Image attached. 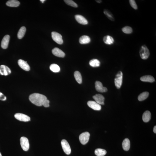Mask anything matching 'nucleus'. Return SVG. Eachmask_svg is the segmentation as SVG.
<instances>
[{
    "instance_id": "28",
    "label": "nucleus",
    "mask_w": 156,
    "mask_h": 156,
    "mask_svg": "<svg viewBox=\"0 0 156 156\" xmlns=\"http://www.w3.org/2000/svg\"><path fill=\"white\" fill-rule=\"evenodd\" d=\"M90 65L93 67H99L100 65V62L97 59H93L90 61L89 62Z\"/></svg>"
},
{
    "instance_id": "9",
    "label": "nucleus",
    "mask_w": 156,
    "mask_h": 156,
    "mask_svg": "<svg viewBox=\"0 0 156 156\" xmlns=\"http://www.w3.org/2000/svg\"><path fill=\"white\" fill-rule=\"evenodd\" d=\"M95 88L96 90L98 92L104 93L108 91L106 87L103 86L102 83L99 81H96L95 83Z\"/></svg>"
},
{
    "instance_id": "24",
    "label": "nucleus",
    "mask_w": 156,
    "mask_h": 156,
    "mask_svg": "<svg viewBox=\"0 0 156 156\" xmlns=\"http://www.w3.org/2000/svg\"><path fill=\"white\" fill-rule=\"evenodd\" d=\"M104 13L107 17L109 20L112 21H114L115 19L114 16L112 13L108 10L104 9Z\"/></svg>"
},
{
    "instance_id": "20",
    "label": "nucleus",
    "mask_w": 156,
    "mask_h": 156,
    "mask_svg": "<svg viewBox=\"0 0 156 156\" xmlns=\"http://www.w3.org/2000/svg\"><path fill=\"white\" fill-rule=\"evenodd\" d=\"M141 81L144 82H148L152 83L155 81V79L153 77L150 75H146L140 78Z\"/></svg>"
},
{
    "instance_id": "25",
    "label": "nucleus",
    "mask_w": 156,
    "mask_h": 156,
    "mask_svg": "<svg viewBox=\"0 0 156 156\" xmlns=\"http://www.w3.org/2000/svg\"><path fill=\"white\" fill-rule=\"evenodd\" d=\"M74 77L77 82L79 84L82 82V78L80 73L78 71H76L74 73Z\"/></svg>"
},
{
    "instance_id": "30",
    "label": "nucleus",
    "mask_w": 156,
    "mask_h": 156,
    "mask_svg": "<svg viewBox=\"0 0 156 156\" xmlns=\"http://www.w3.org/2000/svg\"><path fill=\"white\" fill-rule=\"evenodd\" d=\"M122 32L126 34H130L133 32V29L130 26H126L122 28Z\"/></svg>"
},
{
    "instance_id": "13",
    "label": "nucleus",
    "mask_w": 156,
    "mask_h": 156,
    "mask_svg": "<svg viewBox=\"0 0 156 156\" xmlns=\"http://www.w3.org/2000/svg\"><path fill=\"white\" fill-rule=\"evenodd\" d=\"M93 98L95 102L100 105H104V104L105 98L103 95L100 94H96L93 96Z\"/></svg>"
},
{
    "instance_id": "33",
    "label": "nucleus",
    "mask_w": 156,
    "mask_h": 156,
    "mask_svg": "<svg viewBox=\"0 0 156 156\" xmlns=\"http://www.w3.org/2000/svg\"><path fill=\"white\" fill-rule=\"evenodd\" d=\"M6 99V97L5 96L3 93L0 92V100L4 101Z\"/></svg>"
},
{
    "instance_id": "8",
    "label": "nucleus",
    "mask_w": 156,
    "mask_h": 156,
    "mask_svg": "<svg viewBox=\"0 0 156 156\" xmlns=\"http://www.w3.org/2000/svg\"><path fill=\"white\" fill-rule=\"evenodd\" d=\"M15 118L20 121L28 122L30 121V118L25 114L21 113H17L15 115Z\"/></svg>"
},
{
    "instance_id": "34",
    "label": "nucleus",
    "mask_w": 156,
    "mask_h": 156,
    "mask_svg": "<svg viewBox=\"0 0 156 156\" xmlns=\"http://www.w3.org/2000/svg\"><path fill=\"white\" fill-rule=\"evenodd\" d=\"M49 103V100L47 99L45 101L43 104V105L45 107H49L50 106Z\"/></svg>"
},
{
    "instance_id": "27",
    "label": "nucleus",
    "mask_w": 156,
    "mask_h": 156,
    "mask_svg": "<svg viewBox=\"0 0 156 156\" xmlns=\"http://www.w3.org/2000/svg\"><path fill=\"white\" fill-rule=\"evenodd\" d=\"M149 93L147 92L142 93L138 96V100L139 101H142L145 100L148 97Z\"/></svg>"
},
{
    "instance_id": "5",
    "label": "nucleus",
    "mask_w": 156,
    "mask_h": 156,
    "mask_svg": "<svg viewBox=\"0 0 156 156\" xmlns=\"http://www.w3.org/2000/svg\"><path fill=\"white\" fill-rule=\"evenodd\" d=\"M51 34L52 39L54 42L60 45L63 44V40L62 39V36L60 34L56 32H53Z\"/></svg>"
},
{
    "instance_id": "21",
    "label": "nucleus",
    "mask_w": 156,
    "mask_h": 156,
    "mask_svg": "<svg viewBox=\"0 0 156 156\" xmlns=\"http://www.w3.org/2000/svg\"><path fill=\"white\" fill-rule=\"evenodd\" d=\"M151 114L150 111L147 110L144 113L142 116L143 121L146 123L149 121L151 119Z\"/></svg>"
},
{
    "instance_id": "10",
    "label": "nucleus",
    "mask_w": 156,
    "mask_h": 156,
    "mask_svg": "<svg viewBox=\"0 0 156 156\" xmlns=\"http://www.w3.org/2000/svg\"><path fill=\"white\" fill-rule=\"evenodd\" d=\"M87 105L89 107L94 110L99 111L101 109V105L95 101H89L87 102Z\"/></svg>"
},
{
    "instance_id": "11",
    "label": "nucleus",
    "mask_w": 156,
    "mask_h": 156,
    "mask_svg": "<svg viewBox=\"0 0 156 156\" xmlns=\"http://www.w3.org/2000/svg\"><path fill=\"white\" fill-rule=\"evenodd\" d=\"M11 73V71L9 67L6 65L0 66V75L7 76Z\"/></svg>"
},
{
    "instance_id": "37",
    "label": "nucleus",
    "mask_w": 156,
    "mask_h": 156,
    "mask_svg": "<svg viewBox=\"0 0 156 156\" xmlns=\"http://www.w3.org/2000/svg\"><path fill=\"white\" fill-rule=\"evenodd\" d=\"M45 1V0H41V1H40L42 3H44Z\"/></svg>"
},
{
    "instance_id": "12",
    "label": "nucleus",
    "mask_w": 156,
    "mask_h": 156,
    "mask_svg": "<svg viewBox=\"0 0 156 156\" xmlns=\"http://www.w3.org/2000/svg\"><path fill=\"white\" fill-rule=\"evenodd\" d=\"M18 63L19 66L24 70L27 71L30 70V67L26 61L20 59L19 60Z\"/></svg>"
},
{
    "instance_id": "6",
    "label": "nucleus",
    "mask_w": 156,
    "mask_h": 156,
    "mask_svg": "<svg viewBox=\"0 0 156 156\" xmlns=\"http://www.w3.org/2000/svg\"><path fill=\"white\" fill-rule=\"evenodd\" d=\"M21 148L24 151H28L30 145L28 139L25 137H22L20 139Z\"/></svg>"
},
{
    "instance_id": "35",
    "label": "nucleus",
    "mask_w": 156,
    "mask_h": 156,
    "mask_svg": "<svg viewBox=\"0 0 156 156\" xmlns=\"http://www.w3.org/2000/svg\"><path fill=\"white\" fill-rule=\"evenodd\" d=\"M153 132H154V133L156 134V126H155L154 127V128H153Z\"/></svg>"
},
{
    "instance_id": "19",
    "label": "nucleus",
    "mask_w": 156,
    "mask_h": 156,
    "mask_svg": "<svg viewBox=\"0 0 156 156\" xmlns=\"http://www.w3.org/2000/svg\"><path fill=\"white\" fill-rule=\"evenodd\" d=\"M91 42L90 38L88 36L83 35L79 39V42L81 44H88Z\"/></svg>"
},
{
    "instance_id": "26",
    "label": "nucleus",
    "mask_w": 156,
    "mask_h": 156,
    "mask_svg": "<svg viewBox=\"0 0 156 156\" xmlns=\"http://www.w3.org/2000/svg\"><path fill=\"white\" fill-rule=\"evenodd\" d=\"M95 154L97 156H104L106 155L107 152L103 149L98 148L96 149L95 151Z\"/></svg>"
},
{
    "instance_id": "17",
    "label": "nucleus",
    "mask_w": 156,
    "mask_h": 156,
    "mask_svg": "<svg viewBox=\"0 0 156 156\" xmlns=\"http://www.w3.org/2000/svg\"><path fill=\"white\" fill-rule=\"evenodd\" d=\"M122 146L124 150L128 151L130 146V141L129 139L128 138L125 139L122 143Z\"/></svg>"
},
{
    "instance_id": "18",
    "label": "nucleus",
    "mask_w": 156,
    "mask_h": 156,
    "mask_svg": "<svg viewBox=\"0 0 156 156\" xmlns=\"http://www.w3.org/2000/svg\"><path fill=\"white\" fill-rule=\"evenodd\" d=\"M103 40L105 44L108 45H111L113 44L114 42L113 38L109 35L105 36L103 38Z\"/></svg>"
},
{
    "instance_id": "15",
    "label": "nucleus",
    "mask_w": 156,
    "mask_h": 156,
    "mask_svg": "<svg viewBox=\"0 0 156 156\" xmlns=\"http://www.w3.org/2000/svg\"><path fill=\"white\" fill-rule=\"evenodd\" d=\"M10 36L8 35L5 36L2 40L1 46L2 48L6 49L8 46Z\"/></svg>"
},
{
    "instance_id": "29",
    "label": "nucleus",
    "mask_w": 156,
    "mask_h": 156,
    "mask_svg": "<svg viewBox=\"0 0 156 156\" xmlns=\"http://www.w3.org/2000/svg\"><path fill=\"white\" fill-rule=\"evenodd\" d=\"M50 69L52 71L55 73L58 72L60 70L59 66L55 64H51L50 66Z\"/></svg>"
},
{
    "instance_id": "4",
    "label": "nucleus",
    "mask_w": 156,
    "mask_h": 156,
    "mask_svg": "<svg viewBox=\"0 0 156 156\" xmlns=\"http://www.w3.org/2000/svg\"><path fill=\"white\" fill-rule=\"evenodd\" d=\"M90 134L88 132H85L81 134L79 136V140L83 145H85L89 140Z\"/></svg>"
},
{
    "instance_id": "32",
    "label": "nucleus",
    "mask_w": 156,
    "mask_h": 156,
    "mask_svg": "<svg viewBox=\"0 0 156 156\" xmlns=\"http://www.w3.org/2000/svg\"><path fill=\"white\" fill-rule=\"evenodd\" d=\"M129 2L132 7L135 10L137 9L138 6L135 1H134V0H130V1H129Z\"/></svg>"
},
{
    "instance_id": "22",
    "label": "nucleus",
    "mask_w": 156,
    "mask_h": 156,
    "mask_svg": "<svg viewBox=\"0 0 156 156\" xmlns=\"http://www.w3.org/2000/svg\"><path fill=\"white\" fill-rule=\"evenodd\" d=\"M20 4V2L16 0H10L7 2L6 3L7 6L11 7H17Z\"/></svg>"
},
{
    "instance_id": "7",
    "label": "nucleus",
    "mask_w": 156,
    "mask_h": 156,
    "mask_svg": "<svg viewBox=\"0 0 156 156\" xmlns=\"http://www.w3.org/2000/svg\"><path fill=\"white\" fill-rule=\"evenodd\" d=\"M61 144L64 153L67 155L70 154L71 153V149L68 141L65 140H62L61 142Z\"/></svg>"
},
{
    "instance_id": "16",
    "label": "nucleus",
    "mask_w": 156,
    "mask_h": 156,
    "mask_svg": "<svg viewBox=\"0 0 156 156\" xmlns=\"http://www.w3.org/2000/svg\"><path fill=\"white\" fill-rule=\"evenodd\" d=\"M75 18L77 22L83 25H86L88 23V21L83 16L79 15H76L75 16Z\"/></svg>"
},
{
    "instance_id": "14",
    "label": "nucleus",
    "mask_w": 156,
    "mask_h": 156,
    "mask_svg": "<svg viewBox=\"0 0 156 156\" xmlns=\"http://www.w3.org/2000/svg\"><path fill=\"white\" fill-rule=\"evenodd\" d=\"M52 53L57 57L63 58L65 56V54L61 50L57 47H55L52 50Z\"/></svg>"
},
{
    "instance_id": "3",
    "label": "nucleus",
    "mask_w": 156,
    "mask_h": 156,
    "mask_svg": "<svg viewBox=\"0 0 156 156\" xmlns=\"http://www.w3.org/2000/svg\"><path fill=\"white\" fill-rule=\"evenodd\" d=\"M123 74L122 72L119 71L116 76V78L114 79L115 86L117 89L121 88L123 81Z\"/></svg>"
},
{
    "instance_id": "2",
    "label": "nucleus",
    "mask_w": 156,
    "mask_h": 156,
    "mask_svg": "<svg viewBox=\"0 0 156 156\" xmlns=\"http://www.w3.org/2000/svg\"><path fill=\"white\" fill-rule=\"evenodd\" d=\"M139 54L141 58L143 60L148 59L150 55V52L148 48L145 45H143L141 47Z\"/></svg>"
},
{
    "instance_id": "36",
    "label": "nucleus",
    "mask_w": 156,
    "mask_h": 156,
    "mask_svg": "<svg viewBox=\"0 0 156 156\" xmlns=\"http://www.w3.org/2000/svg\"><path fill=\"white\" fill-rule=\"evenodd\" d=\"M95 1L98 3H101L102 2V1L101 0H97V1Z\"/></svg>"
},
{
    "instance_id": "23",
    "label": "nucleus",
    "mask_w": 156,
    "mask_h": 156,
    "mask_svg": "<svg viewBox=\"0 0 156 156\" xmlns=\"http://www.w3.org/2000/svg\"><path fill=\"white\" fill-rule=\"evenodd\" d=\"M26 31V29L24 26L21 27L18 34V37L19 39H22L25 34Z\"/></svg>"
},
{
    "instance_id": "1",
    "label": "nucleus",
    "mask_w": 156,
    "mask_h": 156,
    "mask_svg": "<svg viewBox=\"0 0 156 156\" xmlns=\"http://www.w3.org/2000/svg\"><path fill=\"white\" fill-rule=\"evenodd\" d=\"M30 101L33 104L38 106H42L47 100L45 96L39 93H34L31 94L29 97Z\"/></svg>"
},
{
    "instance_id": "31",
    "label": "nucleus",
    "mask_w": 156,
    "mask_h": 156,
    "mask_svg": "<svg viewBox=\"0 0 156 156\" xmlns=\"http://www.w3.org/2000/svg\"><path fill=\"white\" fill-rule=\"evenodd\" d=\"M64 1L68 5L73 7L77 8L78 7V5L72 0H64Z\"/></svg>"
},
{
    "instance_id": "38",
    "label": "nucleus",
    "mask_w": 156,
    "mask_h": 156,
    "mask_svg": "<svg viewBox=\"0 0 156 156\" xmlns=\"http://www.w3.org/2000/svg\"><path fill=\"white\" fill-rule=\"evenodd\" d=\"M0 156H2L1 152H0Z\"/></svg>"
}]
</instances>
